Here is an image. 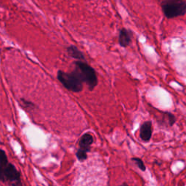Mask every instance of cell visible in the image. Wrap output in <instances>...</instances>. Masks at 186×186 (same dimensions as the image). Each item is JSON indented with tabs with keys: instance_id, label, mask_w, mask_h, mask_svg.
Masks as SVG:
<instances>
[{
	"instance_id": "8",
	"label": "cell",
	"mask_w": 186,
	"mask_h": 186,
	"mask_svg": "<svg viewBox=\"0 0 186 186\" xmlns=\"http://www.w3.org/2000/svg\"><path fill=\"white\" fill-rule=\"evenodd\" d=\"M67 52L70 57L78 60H85V56L76 46L71 45L67 48Z\"/></svg>"
},
{
	"instance_id": "2",
	"label": "cell",
	"mask_w": 186,
	"mask_h": 186,
	"mask_svg": "<svg viewBox=\"0 0 186 186\" xmlns=\"http://www.w3.org/2000/svg\"><path fill=\"white\" fill-rule=\"evenodd\" d=\"M57 79L64 86L65 88L73 92H80L83 90V82L75 71L66 73L63 71H58Z\"/></svg>"
},
{
	"instance_id": "1",
	"label": "cell",
	"mask_w": 186,
	"mask_h": 186,
	"mask_svg": "<svg viewBox=\"0 0 186 186\" xmlns=\"http://www.w3.org/2000/svg\"><path fill=\"white\" fill-rule=\"evenodd\" d=\"M75 70L74 71L79 76L82 82H85L88 86L90 90H93L97 87L98 79L95 69L81 60H78L74 63Z\"/></svg>"
},
{
	"instance_id": "6",
	"label": "cell",
	"mask_w": 186,
	"mask_h": 186,
	"mask_svg": "<svg viewBox=\"0 0 186 186\" xmlns=\"http://www.w3.org/2000/svg\"><path fill=\"white\" fill-rule=\"evenodd\" d=\"M152 123L150 121H146L141 125L140 129V137L143 142L148 143L152 137Z\"/></svg>"
},
{
	"instance_id": "11",
	"label": "cell",
	"mask_w": 186,
	"mask_h": 186,
	"mask_svg": "<svg viewBox=\"0 0 186 186\" xmlns=\"http://www.w3.org/2000/svg\"><path fill=\"white\" fill-rule=\"evenodd\" d=\"M22 102H23V106L25 107H27V108H29L30 109L31 108H34V104L31 103V102L29 101H25V100L22 99Z\"/></svg>"
},
{
	"instance_id": "3",
	"label": "cell",
	"mask_w": 186,
	"mask_h": 186,
	"mask_svg": "<svg viewBox=\"0 0 186 186\" xmlns=\"http://www.w3.org/2000/svg\"><path fill=\"white\" fill-rule=\"evenodd\" d=\"M162 10L167 18L184 15L186 13V2L183 0H164Z\"/></svg>"
},
{
	"instance_id": "7",
	"label": "cell",
	"mask_w": 186,
	"mask_h": 186,
	"mask_svg": "<svg viewBox=\"0 0 186 186\" xmlns=\"http://www.w3.org/2000/svg\"><path fill=\"white\" fill-rule=\"evenodd\" d=\"M132 40V33L126 29H122L119 31L118 36V43L122 47H127L131 43Z\"/></svg>"
},
{
	"instance_id": "5",
	"label": "cell",
	"mask_w": 186,
	"mask_h": 186,
	"mask_svg": "<svg viewBox=\"0 0 186 186\" xmlns=\"http://www.w3.org/2000/svg\"><path fill=\"white\" fill-rule=\"evenodd\" d=\"M11 163H9L5 151L0 148V181L5 182L6 174L10 168Z\"/></svg>"
},
{
	"instance_id": "4",
	"label": "cell",
	"mask_w": 186,
	"mask_h": 186,
	"mask_svg": "<svg viewBox=\"0 0 186 186\" xmlns=\"http://www.w3.org/2000/svg\"><path fill=\"white\" fill-rule=\"evenodd\" d=\"M94 142V138L91 133L87 132L81 137L79 142V148L76 152V157L79 161H84L87 159V153L91 150V145Z\"/></svg>"
},
{
	"instance_id": "9",
	"label": "cell",
	"mask_w": 186,
	"mask_h": 186,
	"mask_svg": "<svg viewBox=\"0 0 186 186\" xmlns=\"http://www.w3.org/2000/svg\"><path fill=\"white\" fill-rule=\"evenodd\" d=\"M132 161L135 163V164L138 166V168L140 169L141 171L145 172L146 170L145 165L141 159H140V158H138V157H134L132 159Z\"/></svg>"
},
{
	"instance_id": "10",
	"label": "cell",
	"mask_w": 186,
	"mask_h": 186,
	"mask_svg": "<svg viewBox=\"0 0 186 186\" xmlns=\"http://www.w3.org/2000/svg\"><path fill=\"white\" fill-rule=\"evenodd\" d=\"M165 113H166L167 119H168V121H167V123H168L169 126H170V127L173 126V125L174 124V123L176 122V117L172 114V113H171L166 112Z\"/></svg>"
}]
</instances>
